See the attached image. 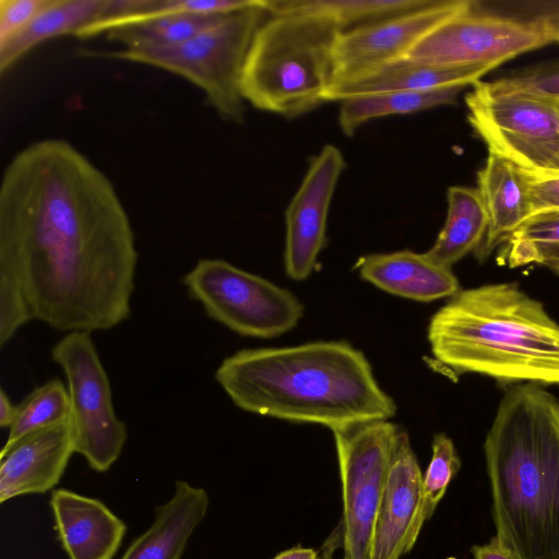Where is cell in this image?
I'll return each mask as SVG.
<instances>
[{"mask_svg":"<svg viewBox=\"0 0 559 559\" xmlns=\"http://www.w3.org/2000/svg\"><path fill=\"white\" fill-rule=\"evenodd\" d=\"M215 378L246 412L331 431L396 412L366 356L344 341L241 349L222 361Z\"/></svg>","mask_w":559,"mask_h":559,"instance_id":"obj_2","label":"cell"},{"mask_svg":"<svg viewBox=\"0 0 559 559\" xmlns=\"http://www.w3.org/2000/svg\"><path fill=\"white\" fill-rule=\"evenodd\" d=\"M73 453L70 419L21 439L0 453V502L52 489Z\"/></svg>","mask_w":559,"mask_h":559,"instance_id":"obj_15","label":"cell"},{"mask_svg":"<svg viewBox=\"0 0 559 559\" xmlns=\"http://www.w3.org/2000/svg\"><path fill=\"white\" fill-rule=\"evenodd\" d=\"M272 559H320L318 552L312 548L296 546L280 552Z\"/></svg>","mask_w":559,"mask_h":559,"instance_id":"obj_35","label":"cell"},{"mask_svg":"<svg viewBox=\"0 0 559 559\" xmlns=\"http://www.w3.org/2000/svg\"><path fill=\"white\" fill-rule=\"evenodd\" d=\"M50 0H0V46L21 32Z\"/></svg>","mask_w":559,"mask_h":559,"instance_id":"obj_31","label":"cell"},{"mask_svg":"<svg viewBox=\"0 0 559 559\" xmlns=\"http://www.w3.org/2000/svg\"><path fill=\"white\" fill-rule=\"evenodd\" d=\"M484 450L496 538L516 559H559V401L538 384L511 388Z\"/></svg>","mask_w":559,"mask_h":559,"instance_id":"obj_3","label":"cell"},{"mask_svg":"<svg viewBox=\"0 0 559 559\" xmlns=\"http://www.w3.org/2000/svg\"><path fill=\"white\" fill-rule=\"evenodd\" d=\"M522 170L531 207V215L559 210V171L533 173Z\"/></svg>","mask_w":559,"mask_h":559,"instance_id":"obj_32","label":"cell"},{"mask_svg":"<svg viewBox=\"0 0 559 559\" xmlns=\"http://www.w3.org/2000/svg\"><path fill=\"white\" fill-rule=\"evenodd\" d=\"M183 284L209 317L243 336H278L304 314L301 302L288 289L222 259L199 260Z\"/></svg>","mask_w":559,"mask_h":559,"instance_id":"obj_8","label":"cell"},{"mask_svg":"<svg viewBox=\"0 0 559 559\" xmlns=\"http://www.w3.org/2000/svg\"><path fill=\"white\" fill-rule=\"evenodd\" d=\"M346 167L342 151L325 144L313 155L285 212L284 269L287 276L304 281L313 272L326 243L330 206Z\"/></svg>","mask_w":559,"mask_h":559,"instance_id":"obj_13","label":"cell"},{"mask_svg":"<svg viewBox=\"0 0 559 559\" xmlns=\"http://www.w3.org/2000/svg\"><path fill=\"white\" fill-rule=\"evenodd\" d=\"M548 44L537 22L485 8L473 0L469 8L427 34L406 58L438 67L493 70Z\"/></svg>","mask_w":559,"mask_h":559,"instance_id":"obj_11","label":"cell"},{"mask_svg":"<svg viewBox=\"0 0 559 559\" xmlns=\"http://www.w3.org/2000/svg\"><path fill=\"white\" fill-rule=\"evenodd\" d=\"M17 415V406L13 405L5 392L0 391V426L10 428Z\"/></svg>","mask_w":559,"mask_h":559,"instance_id":"obj_34","label":"cell"},{"mask_svg":"<svg viewBox=\"0 0 559 559\" xmlns=\"http://www.w3.org/2000/svg\"><path fill=\"white\" fill-rule=\"evenodd\" d=\"M488 9L537 22L550 44H559V0L484 2Z\"/></svg>","mask_w":559,"mask_h":559,"instance_id":"obj_29","label":"cell"},{"mask_svg":"<svg viewBox=\"0 0 559 559\" xmlns=\"http://www.w3.org/2000/svg\"><path fill=\"white\" fill-rule=\"evenodd\" d=\"M224 15H159L114 28L106 35L108 39L122 44L123 48L174 46L212 27Z\"/></svg>","mask_w":559,"mask_h":559,"instance_id":"obj_25","label":"cell"},{"mask_svg":"<svg viewBox=\"0 0 559 559\" xmlns=\"http://www.w3.org/2000/svg\"><path fill=\"white\" fill-rule=\"evenodd\" d=\"M430 0H265L270 14L300 13L325 19L341 32L414 10Z\"/></svg>","mask_w":559,"mask_h":559,"instance_id":"obj_24","label":"cell"},{"mask_svg":"<svg viewBox=\"0 0 559 559\" xmlns=\"http://www.w3.org/2000/svg\"><path fill=\"white\" fill-rule=\"evenodd\" d=\"M555 249H559V210L531 215L504 242L501 258L510 267H519L537 263Z\"/></svg>","mask_w":559,"mask_h":559,"instance_id":"obj_27","label":"cell"},{"mask_svg":"<svg viewBox=\"0 0 559 559\" xmlns=\"http://www.w3.org/2000/svg\"><path fill=\"white\" fill-rule=\"evenodd\" d=\"M68 389L59 379H52L36 388L20 405L10 427L9 437L0 453L8 451L21 439L69 419Z\"/></svg>","mask_w":559,"mask_h":559,"instance_id":"obj_26","label":"cell"},{"mask_svg":"<svg viewBox=\"0 0 559 559\" xmlns=\"http://www.w3.org/2000/svg\"><path fill=\"white\" fill-rule=\"evenodd\" d=\"M50 507L58 539L69 559H112L127 526L106 504L61 488L51 492Z\"/></svg>","mask_w":559,"mask_h":559,"instance_id":"obj_16","label":"cell"},{"mask_svg":"<svg viewBox=\"0 0 559 559\" xmlns=\"http://www.w3.org/2000/svg\"><path fill=\"white\" fill-rule=\"evenodd\" d=\"M447 216L431 248L425 253L448 269L481 246L488 217L476 188L451 186L447 190Z\"/></svg>","mask_w":559,"mask_h":559,"instance_id":"obj_21","label":"cell"},{"mask_svg":"<svg viewBox=\"0 0 559 559\" xmlns=\"http://www.w3.org/2000/svg\"><path fill=\"white\" fill-rule=\"evenodd\" d=\"M356 266L366 282L389 294L416 301L452 297L460 290L451 269L437 264L426 253L407 249L361 257Z\"/></svg>","mask_w":559,"mask_h":559,"instance_id":"obj_17","label":"cell"},{"mask_svg":"<svg viewBox=\"0 0 559 559\" xmlns=\"http://www.w3.org/2000/svg\"><path fill=\"white\" fill-rule=\"evenodd\" d=\"M472 3L473 0H430L420 8L340 32L331 87L406 57L427 34Z\"/></svg>","mask_w":559,"mask_h":559,"instance_id":"obj_12","label":"cell"},{"mask_svg":"<svg viewBox=\"0 0 559 559\" xmlns=\"http://www.w3.org/2000/svg\"><path fill=\"white\" fill-rule=\"evenodd\" d=\"M435 360L503 384H559V323L516 283L460 289L430 319Z\"/></svg>","mask_w":559,"mask_h":559,"instance_id":"obj_4","label":"cell"},{"mask_svg":"<svg viewBox=\"0 0 559 559\" xmlns=\"http://www.w3.org/2000/svg\"><path fill=\"white\" fill-rule=\"evenodd\" d=\"M423 474L406 431L400 429L376 523L371 559H400L426 521Z\"/></svg>","mask_w":559,"mask_h":559,"instance_id":"obj_14","label":"cell"},{"mask_svg":"<svg viewBox=\"0 0 559 559\" xmlns=\"http://www.w3.org/2000/svg\"><path fill=\"white\" fill-rule=\"evenodd\" d=\"M464 100L488 153L526 171H559V97L480 80Z\"/></svg>","mask_w":559,"mask_h":559,"instance_id":"obj_7","label":"cell"},{"mask_svg":"<svg viewBox=\"0 0 559 559\" xmlns=\"http://www.w3.org/2000/svg\"><path fill=\"white\" fill-rule=\"evenodd\" d=\"M400 427L389 419L332 430L343 500V559H371L376 523Z\"/></svg>","mask_w":559,"mask_h":559,"instance_id":"obj_9","label":"cell"},{"mask_svg":"<svg viewBox=\"0 0 559 559\" xmlns=\"http://www.w3.org/2000/svg\"><path fill=\"white\" fill-rule=\"evenodd\" d=\"M329 559H333V558H329Z\"/></svg>","mask_w":559,"mask_h":559,"instance_id":"obj_36","label":"cell"},{"mask_svg":"<svg viewBox=\"0 0 559 559\" xmlns=\"http://www.w3.org/2000/svg\"><path fill=\"white\" fill-rule=\"evenodd\" d=\"M492 69L487 67H438L406 57L391 61L352 81L332 86L325 102L391 93L431 92L473 85Z\"/></svg>","mask_w":559,"mask_h":559,"instance_id":"obj_18","label":"cell"},{"mask_svg":"<svg viewBox=\"0 0 559 559\" xmlns=\"http://www.w3.org/2000/svg\"><path fill=\"white\" fill-rule=\"evenodd\" d=\"M461 467L452 440L437 433L432 440V455L423 476V496L426 520L430 519L443 498L449 484Z\"/></svg>","mask_w":559,"mask_h":559,"instance_id":"obj_28","label":"cell"},{"mask_svg":"<svg viewBox=\"0 0 559 559\" xmlns=\"http://www.w3.org/2000/svg\"><path fill=\"white\" fill-rule=\"evenodd\" d=\"M464 87H451L431 92H391L357 96L340 102L338 126L346 136H353L366 122L394 115L453 105Z\"/></svg>","mask_w":559,"mask_h":559,"instance_id":"obj_23","label":"cell"},{"mask_svg":"<svg viewBox=\"0 0 559 559\" xmlns=\"http://www.w3.org/2000/svg\"><path fill=\"white\" fill-rule=\"evenodd\" d=\"M269 12L265 0L225 14L199 35L174 46L134 47L102 53L110 58L144 63L183 76L197 85L209 104L226 121L245 118L241 75L253 37Z\"/></svg>","mask_w":559,"mask_h":559,"instance_id":"obj_6","label":"cell"},{"mask_svg":"<svg viewBox=\"0 0 559 559\" xmlns=\"http://www.w3.org/2000/svg\"><path fill=\"white\" fill-rule=\"evenodd\" d=\"M209 506L205 489L177 480L173 497L155 507L152 525L129 545L120 559H180Z\"/></svg>","mask_w":559,"mask_h":559,"instance_id":"obj_20","label":"cell"},{"mask_svg":"<svg viewBox=\"0 0 559 559\" xmlns=\"http://www.w3.org/2000/svg\"><path fill=\"white\" fill-rule=\"evenodd\" d=\"M51 357L64 372L74 451L96 472H107L120 456L127 427L114 409L108 376L88 332H69Z\"/></svg>","mask_w":559,"mask_h":559,"instance_id":"obj_10","label":"cell"},{"mask_svg":"<svg viewBox=\"0 0 559 559\" xmlns=\"http://www.w3.org/2000/svg\"><path fill=\"white\" fill-rule=\"evenodd\" d=\"M138 252L109 178L71 143L36 141L0 186V280L32 320L59 331L109 330L131 313Z\"/></svg>","mask_w":559,"mask_h":559,"instance_id":"obj_1","label":"cell"},{"mask_svg":"<svg viewBox=\"0 0 559 559\" xmlns=\"http://www.w3.org/2000/svg\"><path fill=\"white\" fill-rule=\"evenodd\" d=\"M340 29L309 14H270L251 43L241 94L252 107L296 118L325 102Z\"/></svg>","mask_w":559,"mask_h":559,"instance_id":"obj_5","label":"cell"},{"mask_svg":"<svg viewBox=\"0 0 559 559\" xmlns=\"http://www.w3.org/2000/svg\"><path fill=\"white\" fill-rule=\"evenodd\" d=\"M498 80L510 87L559 97V60L526 67Z\"/></svg>","mask_w":559,"mask_h":559,"instance_id":"obj_30","label":"cell"},{"mask_svg":"<svg viewBox=\"0 0 559 559\" xmlns=\"http://www.w3.org/2000/svg\"><path fill=\"white\" fill-rule=\"evenodd\" d=\"M472 552L474 559H516L496 537L487 545L474 546Z\"/></svg>","mask_w":559,"mask_h":559,"instance_id":"obj_33","label":"cell"},{"mask_svg":"<svg viewBox=\"0 0 559 559\" xmlns=\"http://www.w3.org/2000/svg\"><path fill=\"white\" fill-rule=\"evenodd\" d=\"M476 181L488 217L485 239L475 252L483 261L531 216V207L521 168L503 157L488 153Z\"/></svg>","mask_w":559,"mask_h":559,"instance_id":"obj_19","label":"cell"},{"mask_svg":"<svg viewBox=\"0 0 559 559\" xmlns=\"http://www.w3.org/2000/svg\"><path fill=\"white\" fill-rule=\"evenodd\" d=\"M107 1L50 0L21 32L0 46V73L40 43L62 35L74 36L103 14Z\"/></svg>","mask_w":559,"mask_h":559,"instance_id":"obj_22","label":"cell"}]
</instances>
